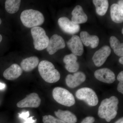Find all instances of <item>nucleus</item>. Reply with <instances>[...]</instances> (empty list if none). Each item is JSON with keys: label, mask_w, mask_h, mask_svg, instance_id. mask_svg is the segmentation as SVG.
I'll use <instances>...</instances> for the list:
<instances>
[{"label": "nucleus", "mask_w": 123, "mask_h": 123, "mask_svg": "<svg viewBox=\"0 0 123 123\" xmlns=\"http://www.w3.org/2000/svg\"><path fill=\"white\" fill-rule=\"evenodd\" d=\"M119 103L118 99L115 96L104 99L98 108V116L101 118L105 119L107 122H110L117 115Z\"/></svg>", "instance_id": "obj_1"}, {"label": "nucleus", "mask_w": 123, "mask_h": 123, "mask_svg": "<svg viewBox=\"0 0 123 123\" xmlns=\"http://www.w3.org/2000/svg\"><path fill=\"white\" fill-rule=\"evenodd\" d=\"M38 69L40 76L46 82L55 83L60 79L59 72L55 69L54 65L48 61L40 62L38 64Z\"/></svg>", "instance_id": "obj_2"}, {"label": "nucleus", "mask_w": 123, "mask_h": 123, "mask_svg": "<svg viewBox=\"0 0 123 123\" xmlns=\"http://www.w3.org/2000/svg\"><path fill=\"white\" fill-rule=\"evenodd\" d=\"M20 19L23 25L27 28H33L41 25L44 21L43 14L35 10H25L20 15Z\"/></svg>", "instance_id": "obj_3"}, {"label": "nucleus", "mask_w": 123, "mask_h": 123, "mask_svg": "<svg viewBox=\"0 0 123 123\" xmlns=\"http://www.w3.org/2000/svg\"><path fill=\"white\" fill-rule=\"evenodd\" d=\"M31 33L35 49L41 51L47 48L49 39L44 29L39 26L33 27L31 29Z\"/></svg>", "instance_id": "obj_4"}, {"label": "nucleus", "mask_w": 123, "mask_h": 123, "mask_svg": "<svg viewBox=\"0 0 123 123\" xmlns=\"http://www.w3.org/2000/svg\"><path fill=\"white\" fill-rule=\"evenodd\" d=\"M53 98L60 104L66 106H72L75 104V98L72 94L66 89L55 87L52 91Z\"/></svg>", "instance_id": "obj_5"}, {"label": "nucleus", "mask_w": 123, "mask_h": 123, "mask_svg": "<svg viewBox=\"0 0 123 123\" xmlns=\"http://www.w3.org/2000/svg\"><path fill=\"white\" fill-rule=\"evenodd\" d=\"M75 95L78 99L84 101L88 105L94 106L98 103V98L96 93L90 88L84 87L79 89Z\"/></svg>", "instance_id": "obj_6"}, {"label": "nucleus", "mask_w": 123, "mask_h": 123, "mask_svg": "<svg viewBox=\"0 0 123 123\" xmlns=\"http://www.w3.org/2000/svg\"><path fill=\"white\" fill-rule=\"evenodd\" d=\"M65 42L63 38L57 34L53 35L49 39L47 50L49 55H53L57 51L64 48Z\"/></svg>", "instance_id": "obj_7"}, {"label": "nucleus", "mask_w": 123, "mask_h": 123, "mask_svg": "<svg viewBox=\"0 0 123 123\" xmlns=\"http://www.w3.org/2000/svg\"><path fill=\"white\" fill-rule=\"evenodd\" d=\"M58 23L61 29L65 33L73 35L78 33L80 30L79 24H75L66 17L60 18Z\"/></svg>", "instance_id": "obj_8"}, {"label": "nucleus", "mask_w": 123, "mask_h": 123, "mask_svg": "<svg viewBox=\"0 0 123 123\" xmlns=\"http://www.w3.org/2000/svg\"><path fill=\"white\" fill-rule=\"evenodd\" d=\"M41 100L38 95L36 93H32L27 95L24 99L17 103L18 107L37 108L41 104Z\"/></svg>", "instance_id": "obj_9"}, {"label": "nucleus", "mask_w": 123, "mask_h": 123, "mask_svg": "<svg viewBox=\"0 0 123 123\" xmlns=\"http://www.w3.org/2000/svg\"><path fill=\"white\" fill-rule=\"evenodd\" d=\"M111 50L109 46H104L97 51L92 58L94 63L97 67H100L104 63L111 55Z\"/></svg>", "instance_id": "obj_10"}, {"label": "nucleus", "mask_w": 123, "mask_h": 123, "mask_svg": "<svg viewBox=\"0 0 123 123\" xmlns=\"http://www.w3.org/2000/svg\"><path fill=\"white\" fill-rule=\"evenodd\" d=\"M94 76L99 81L107 84H112L115 80L114 73L106 68L96 70L94 73Z\"/></svg>", "instance_id": "obj_11"}, {"label": "nucleus", "mask_w": 123, "mask_h": 123, "mask_svg": "<svg viewBox=\"0 0 123 123\" xmlns=\"http://www.w3.org/2000/svg\"><path fill=\"white\" fill-rule=\"evenodd\" d=\"M67 45L73 54L76 56H80L83 55L84 49L83 43L80 37L74 35L68 40Z\"/></svg>", "instance_id": "obj_12"}, {"label": "nucleus", "mask_w": 123, "mask_h": 123, "mask_svg": "<svg viewBox=\"0 0 123 123\" xmlns=\"http://www.w3.org/2000/svg\"><path fill=\"white\" fill-rule=\"evenodd\" d=\"M86 76L82 72H75L73 75L68 74L66 76L65 81L66 85L69 88H74L80 85L86 80Z\"/></svg>", "instance_id": "obj_13"}, {"label": "nucleus", "mask_w": 123, "mask_h": 123, "mask_svg": "<svg viewBox=\"0 0 123 123\" xmlns=\"http://www.w3.org/2000/svg\"><path fill=\"white\" fill-rule=\"evenodd\" d=\"M22 68L17 64H13L5 70L3 76L5 79L13 80L18 78L22 74Z\"/></svg>", "instance_id": "obj_14"}, {"label": "nucleus", "mask_w": 123, "mask_h": 123, "mask_svg": "<svg viewBox=\"0 0 123 123\" xmlns=\"http://www.w3.org/2000/svg\"><path fill=\"white\" fill-rule=\"evenodd\" d=\"M77 56L73 53L66 55L63 59L64 63L65 64L66 70L70 73L76 72L79 69V65L77 62Z\"/></svg>", "instance_id": "obj_15"}, {"label": "nucleus", "mask_w": 123, "mask_h": 123, "mask_svg": "<svg viewBox=\"0 0 123 123\" xmlns=\"http://www.w3.org/2000/svg\"><path fill=\"white\" fill-rule=\"evenodd\" d=\"M81 40L86 46H90L92 48H96L99 43V39L96 35H90L86 31H82L80 34Z\"/></svg>", "instance_id": "obj_16"}, {"label": "nucleus", "mask_w": 123, "mask_h": 123, "mask_svg": "<svg viewBox=\"0 0 123 123\" xmlns=\"http://www.w3.org/2000/svg\"><path fill=\"white\" fill-rule=\"evenodd\" d=\"M72 14V21L75 24H79L85 23L88 20L87 15L84 12L81 6L79 5L74 8Z\"/></svg>", "instance_id": "obj_17"}, {"label": "nucleus", "mask_w": 123, "mask_h": 123, "mask_svg": "<svg viewBox=\"0 0 123 123\" xmlns=\"http://www.w3.org/2000/svg\"><path fill=\"white\" fill-rule=\"evenodd\" d=\"M39 63L38 57L32 56L23 60L21 63V68L22 70L26 72H30L36 68Z\"/></svg>", "instance_id": "obj_18"}, {"label": "nucleus", "mask_w": 123, "mask_h": 123, "mask_svg": "<svg viewBox=\"0 0 123 123\" xmlns=\"http://www.w3.org/2000/svg\"><path fill=\"white\" fill-rule=\"evenodd\" d=\"M55 114L60 119L66 123H76L77 121L76 116L68 111L58 110L55 111Z\"/></svg>", "instance_id": "obj_19"}, {"label": "nucleus", "mask_w": 123, "mask_h": 123, "mask_svg": "<svg viewBox=\"0 0 123 123\" xmlns=\"http://www.w3.org/2000/svg\"><path fill=\"white\" fill-rule=\"evenodd\" d=\"M111 16L112 21L117 23L123 22V8L118 4H114L111 7Z\"/></svg>", "instance_id": "obj_20"}, {"label": "nucleus", "mask_w": 123, "mask_h": 123, "mask_svg": "<svg viewBox=\"0 0 123 123\" xmlns=\"http://www.w3.org/2000/svg\"><path fill=\"white\" fill-rule=\"evenodd\" d=\"M93 2L96 7V12L100 16H103L106 13L109 6L107 0H93Z\"/></svg>", "instance_id": "obj_21"}, {"label": "nucleus", "mask_w": 123, "mask_h": 123, "mask_svg": "<svg viewBox=\"0 0 123 123\" xmlns=\"http://www.w3.org/2000/svg\"><path fill=\"white\" fill-rule=\"evenodd\" d=\"M111 47L114 50L115 54L117 56L122 57L123 56V43H121L118 39L114 36L110 38Z\"/></svg>", "instance_id": "obj_22"}, {"label": "nucleus", "mask_w": 123, "mask_h": 123, "mask_svg": "<svg viewBox=\"0 0 123 123\" xmlns=\"http://www.w3.org/2000/svg\"><path fill=\"white\" fill-rule=\"evenodd\" d=\"M21 3L20 0H7L5 2L6 10L9 13H15L19 10Z\"/></svg>", "instance_id": "obj_23"}, {"label": "nucleus", "mask_w": 123, "mask_h": 123, "mask_svg": "<svg viewBox=\"0 0 123 123\" xmlns=\"http://www.w3.org/2000/svg\"><path fill=\"white\" fill-rule=\"evenodd\" d=\"M43 123H66L61 120L56 118L50 115L43 116Z\"/></svg>", "instance_id": "obj_24"}, {"label": "nucleus", "mask_w": 123, "mask_h": 123, "mask_svg": "<svg viewBox=\"0 0 123 123\" xmlns=\"http://www.w3.org/2000/svg\"><path fill=\"white\" fill-rule=\"evenodd\" d=\"M95 121V119L93 117H87L84 118L81 123H93Z\"/></svg>", "instance_id": "obj_25"}, {"label": "nucleus", "mask_w": 123, "mask_h": 123, "mask_svg": "<svg viewBox=\"0 0 123 123\" xmlns=\"http://www.w3.org/2000/svg\"><path fill=\"white\" fill-rule=\"evenodd\" d=\"M19 114V117L23 119L24 120L29 118L30 115L29 111H28L26 112H22L21 114Z\"/></svg>", "instance_id": "obj_26"}, {"label": "nucleus", "mask_w": 123, "mask_h": 123, "mask_svg": "<svg viewBox=\"0 0 123 123\" xmlns=\"http://www.w3.org/2000/svg\"><path fill=\"white\" fill-rule=\"evenodd\" d=\"M117 90L119 92L123 94V81H119L117 86Z\"/></svg>", "instance_id": "obj_27"}, {"label": "nucleus", "mask_w": 123, "mask_h": 123, "mask_svg": "<svg viewBox=\"0 0 123 123\" xmlns=\"http://www.w3.org/2000/svg\"><path fill=\"white\" fill-rule=\"evenodd\" d=\"M33 117H31L30 118H27L25 120V121L24 123H34L36 121V120H34L33 118Z\"/></svg>", "instance_id": "obj_28"}, {"label": "nucleus", "mask_w": 123, "mask_h": 123, "mask_svg": "<svg viewBox=\"0 0 123 123\" xmlns=\"http://www.w3.org/2000/svg\"><path fill=\"white\" fill-rule=\"evenodd\" d=\"M117 79L119 81H123V72L121 71L117 77Z\"/></svg>", "instance_id": "obj_29"}, {"label": "nucleus", "mask_w": 123, "mask_h": 123, "mask_svg": "<svg viewBox=\"0 0 123 123\" xmlns=\"http://www.w3.org/2000/svg\"><path fill=\"white\" fill-rule=\"evenodd\" d=\"M118 4L119 5V6L121 8H123V1L121 0L119 1L118 2Z\"/></svg>", "instance_id": "obj_30"}, {"label": "nucleus", "mask_w": 123, "mask_h": 123, "mask_svg": "<svg viewBox=\"0 0 123 123\" xmlns=\"http://www.w3.org/2000/svg\"><path fill=\"white\" fill-rule=\"evenodd\" d=\"M6 86V85L5 84L0 82V90L4 89Z\"/></svg>", "instance_id": "obj_31"}, {"label": "nucleus", "mask_w": 123, "mask_h": 123, "mask_svg": "<svg viewBox=\"0 0 123 123\" xmlns=\"http://www.w3.org/2000/svg\"><path fill=\"white\" fill-rule=\"evenodd\" d=\"M115 123H123V118H120L116 121Z\"/></svg>", "instance_id": "obj_32"}, {"label": "nucleus", "mask_w": 123, "mask_h": 123, "mask_svg": "<svg viewBox=\"0 0 123 123\" xmlns=\"http://www.w3.org/2000/svg\"><path fill=\"white\" fill-rule=\"evenodd\" d=\"M119 62L121 64H123V57H121L119 59Z\"/></svg>", "instance_id": "obj_33"}, {"label": "nucleus", "mask_w": 123, "mask_h": 123, "mask_svg": "<svg viewBox=\"0 0 123 123\" xmlns=\"http://www.w3.org/2000/svg\"><path fill=\"white\" fill-rule=\"evenodd\" d=\"M2 35H1L0 34V43L2 41Z\"/></svg>", "instance_id": "obj_34"}, {"label": "nucleus", "mask_w": 123, "mask_h": 123, "mask_svg": "<svg viewBox=\"0 0 123 123\" xmlns=\"http://www.w3.org/2000/svg\"><path fill=\"white\" fill-rule=\"evenodd\" d=\"M1 22H2V21H1V19L0 18V25L1 24Z\"/></svg>", "instance_id": "obj_35"}, {"label": "nucleus", "mask_w": 123, "mask_h": 123, "mask_svg": "<svg viewBox=\"0 0 123 123\" xmlns=\"http://www.w3.org/2000/svg\"><path fill=\"white\" fill-rule=\"evenodd\" d=\"M122 33L123 34V29H122Z\"/></svg>", "instance_id": "obj_36"}]
</instances>
